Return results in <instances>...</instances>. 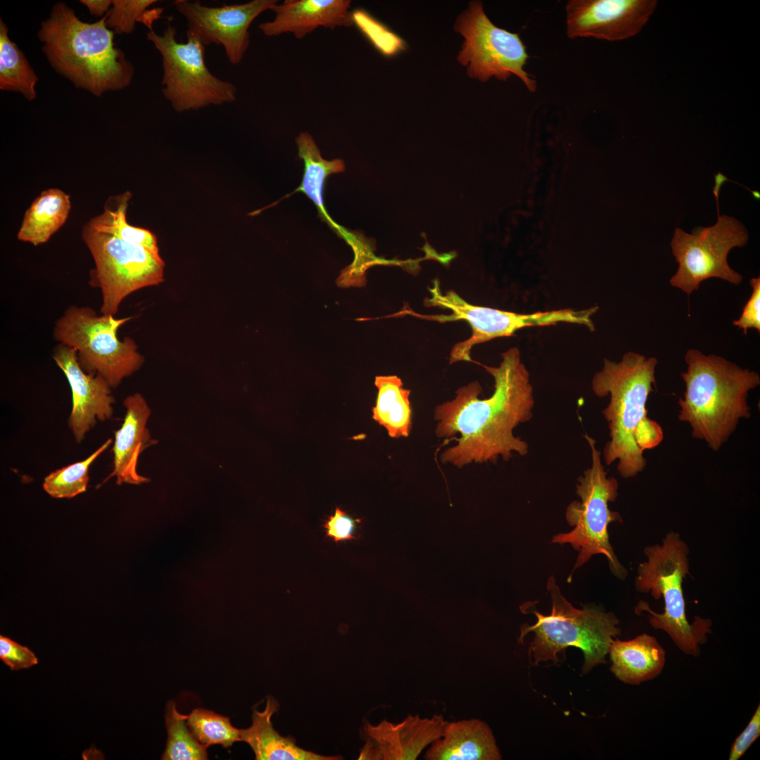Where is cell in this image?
Returning <instances> with one entry per match:
<instances>
[{"instance_id":"cell-1","label":"cell","mask_w":760,"mask_h":760,"mask_svg":"<svg viewBox=\"0 0 760 760\" xmlns=\"http://www.w3.org/2000/svg\"><path fill=\"white\" fill-rule=\"evenodd\" d=\"M498 367L483 365L494 379V392L481 399V385L471 382L456 391V397L434 411L439 438L460 434L457 443L441 455L443 463L462 467L471 462L507 461L513 452L528 453L526 441L514 436V429L533 417L535 400L529 373L520 351L511 348L501 354Z\"/></svg>"},{"instance_id":"cell-2","label":"cell","mask_w":760,"mask_h":760,"mask_svg":"<svg viewBox=\"0 0 760 760\" xmlns=\"http://www.w3.org/2000/svg\"><path fill=\"white\" fill-rule=\"evenodd\" d=\"M657 362L655 357L628 352L619 362L604 359L602 369L593 378L595 394L609 395L602 411L609 431L604 460L607 465L617 461V470L624 479L644 470V451L658 446L664 438L661 426L648 417L646 407L656 386Z\"/></svg>"},{"instance_id":"cell-3","label":"cell","mask_w":760,"mask_h":760,"mask_svg":"<svg viewBox=\"0 0 760 760\" xmlns=\"http://www.w3.org/2000/svg\"><path fill=\"white\" fill-rule=\"evenodd\" d=\"M106 15L84 23L65 3L56 4L37 33L42 51L56 72L77 88L100 96L132 82L134 68L114 42Z\"/></svg>"},{"instance_id":"cell-4","label":"cell","mask_w":760,"mask_h":760,"mask_svg":"<svg viewBox=\"0 0 760 760\" xmlns=\"http://www.w3.org/2000/svg\"><path fill=\"white\" fill-rule=\"evenodd\" d=\"M687 369L681 373L685 391L678 399V419L692 436L718 451L742 419L751 417L749 392L760 384L759 374L715 354L689 349Z\"/></svg>"},{"instance_id":"cell-5","label":"cell","mask_w":760,"mask_h":760,"mask_svg":"<svg viewBox=\"0 0 760 760\" xmlns=\"http://www.w3.org/2000/svg\"><path fill=\"white\" fill-rule=\"evenodd\" d=\"M647 561L640 563L635 581L638 591L650 593L654 600L663 598L664 612H655L645 601H640L635 613L645 612L650 624L669 634L684 653L697 657L699 645L707 640L712 622L698 616L690 623L685 612L683 582L690 573L689 547L680 535L669 532L661 544L644 548Z\"/></svg>"},{"instance_id":"cell-6","label":"cell","mask_w":760,"mask_h":760,"mask_svg":"<svg viewBox=\"0 0 760 760\" xmlns=\"http://www.w3.org/2000/svg\"><path fill=\"white\" fill-rule=\"evenodd\" d=\"M547 589L552 600L550 614H540L532 602L521 607L523 612H532L538 619L535 624L526 623L521 628L519 641L530 632L535 634L528 649L530 662L534 665L547 661L557 664V653L574 646L583 652V673L605 663L612 642L621 633L619 621L614 614L605 612L595 604L584 605L582 609L574 608L562 595L554 576L548 578Z\"/></svg>"},{"instance_id":"cell-7","label":"cell","mask_w":760,"mask_h":760,"mask_svg":"<svg viewBox=\"0 0 760 760\" xmlns=\"http://www.w3.org/2000/svg\"><path fill=\"white\" fill-rule=\"evenodd\" d=\"M584 436L591 450L592 464L578 479L576 493L581 501L572 502L566 509V521L574 528L569 533L555 536L552 542L569 543L579 552L567 579L569 583L577 568L583 566L593 555L599 554L607 559L611 572L623 579L627 576V570L618 560L608 534V526L611 522L623 521L619 513L609 508V503L614 502L618 496L619 483L614 477L607 476L595 441L588 435Z\"/></svg>"},{"instance_id":"cell-8","label":"cell","mask_w":760,"mask_h":760,"mask_svg":"<svg viewBox=\"0 0 760 760\" xmlns=\"http://www.w3.org/2000/svg\"><path fill=\"white\" fill-rule=\"evenodd\" d=\"M131 319L97 315L89 307L70 305L56 322L53 338L77 351L87 373L101 375L115 388L144 362L132 338L120 340L118 336L119 328Z\"/></svg>"},{"instance_id":"cell-9","label":"cell","mask_w":760,"mask_h":760,"mask_svg":"<svg viewBox=\"0 0 760 760\" xmlns=\"http://www.w3.org/2000/svg\"><path fill=\"white\" fill-rule=\"evenodd\" d=\"M177 30L168 23L163 34L147 33L160 53L163 63L162 92L177 113L220 106L236 99L234 84L214 75L205 61V45L186 31V42H178Z\"/></svg>"},{"instance_id":"cell-10","label":"cell","mask_w":760,"mask_h":760,"mask_svg":"<svg viewBox=\"0 0 760 760\" xmlns=\"http://www.w3.org/2000/svg\"><path fill=\"white\" fill-rule=\"evenodd\" d=\"M429 291L430 296L424 300V305L449 310L451 311L450 315H425L407 310H405V313L441 323L463 320L471 328V336L453 346L450 363L471 361V350L474 346L496 338L512 336L522 328L555 325L562 322L590 327L593 323V312L589 308L580 310L566 308L521 314L471 305L454 291L443 292L436 280Z\"/></svg>"},{"instance_id":"cell-11","label":"cell","mask_w":760,"mask_h":760,"mask_svg":"<svg viewBox=\"0 0 760 760\" xmlns=\"http://www.w3.org/2000/svg\"><path fill=\"white\" fill-rule=\"evenodd\" d=\"M81 236L94 261L90 284L101 290V314L114 316L129 294L164 281L162 258L141 245L96 231L87 223Z\"/></svg>"},{"instance_id":"cell-12","label":"cell","mask_w":760,"mask_h":760,"mask_svg":"<svg viewBox=\"0 0 760 760\" xmlns=\"http://www.w3.org/2000/svg\"><path fill=\"white\" fill-rule=\"evenodd\" d=\"M718 215L713 226L694 228L691 234L680 228L674 231L671 247L678 267L670 284L688 295L709 278L736 285L742 281L741 274L729 266L727 258L732 248L747 243V230L735 217Z\"/></svg>"},{"instance_id":"cell-13","label":"cell","mask_w":760,"mask_h":760,"mask_svg":"<svg viewBox=\"0 0 760 760\" xmlns=\"http://www.w3.org/2000/svg\"><path fill=\"white\" fill-rule=\"evenodd\" d=\"M455 28L465 38L457 61L467 65L469 77L481 82L493 77L505 81L514 74L529 91H536V80L524 69L528 56L523 42L518 34L493 25L481 1L469 4V8L458 17Z\"/></svg>"},{"instance_id":"cell-14","label":"cell","mask_w":760,"mask_h":760,"mask_svg":"<svg viewBox=\"0 0 760 760\" xmlns=\"http://www.w3.org/2000/svg\"><path fill=\"white\" fill-rule=\"evenodd\" d=\"M277 4V0H252L213 7L198 1L173 2L176 10L186 20V31L196 35L205 46H222L232 65L240 63L248 50L251 23Z\"/></svg>"},{"instance_id":"cell-15","label":"cell","mask_w":760,"mask_h":760,"mask_svg":"<svg viewBox=\"0 0 760 760\" xmlns=\"http://www.w3.org/2000/svg\"><path fill=\"white\" fill-rule=\"evenodd\" d=\"M657 4L655 0H570L566 5L567 36L627 39L641 30Z\"/></svg>"},{"instance_id":"cell-16","label":"cell","mask_w":760,"mask_h":760,"mask_svg":"<svg viewBox=\"0 0 760 760\" xmlns=\"http://www.w3.org/2000/svg\"><path fill=\"white\" fill-rule=\"evenodd\" d=\"M447 723L439 714L431 718L410 714L399 723L384 720L372 725L367 722L362 728L365 743L358 759L415 760L441 737Z\"/></svg>"},{"instance_id":"cell-17","label":"cell","mask_w":760,"mask_h":760,"mask_svg":"<svg viewBox=\"0 0 760 760\" xmlns=\"http://www.w3.org/2000/svg\"><path fill=\"white\" fill-rule=\"evenodd\" d=\"M53 358L63 371L72 391V407L69 426L77 442H80L96 422L111 417L110 386L101 375L87 373L80 366L77 351L58 343L54 348Z\"/></svg>"},{"instance_id":"cell-18","label":"cell","mask_w":760,"mask_h":760,"mask_svg":"<svg viewBox=\"0 0 760 760\" xmlns=\"http://www.w3.org/2000/svg\"><path fill=\"white\" fill-rule=\"evenodd\" d=\"M350 4L349 0H285L271 9L273 20L258 28L267 37L291 33L301 39L319 27H348L353 25Z\"/></svg>"},{"instance_id":"cell-19","label":"cell","mask_w":760,"mask_h":760,"mask_svg":"<svg viewBox=\"0 0 760 760\" xmlns=\"http://www.w3.org/2000/svg\"><path fill=\"white\" fill-rule=\"evenodd\" d=\"M124 405L126 414L123 424L115 432L113 470L103 483L115 476L118 485L124 483L139 485L150 479L139 474L137 469L139 457L157 441L151 438L146 428L151 410L144 397L140 393L131 395L125 399Z\"/></svg>"},{"instance_id":"cell-20","label":"cell","mask_w":760,"mask_h":760,"mask_svg":"<svg viewBox=\"0 0 760 760\" xmlns=\"http://www.w3.org/2000/svg\"><path fill=\"white\" fill-rule=\"evenodd\" d=\"M426 760H500L490 727L477 718L447 723L441 737L426 749Z\"/></svg>"},{"instance_id":"cell-21","label":"cell","mask_w":760,"mask_h":760,"mask_svg":"<svg viewBox=\"0 0 760 760\" xmlns=\"http://www.w3.org/2000/svg\"><path fill=\"white\" fill-rule=\"evenodd\" d=\"M279 703L267 697L263 711L254 710L252 724L240 730V741L246 742L258 760H338L341 756H325L299 747L291 736L281 735L273 727L272 716Z\"/></svg>"},{"instance_id":"cell-22","label":"cell","mask_w":760,"mask_h":760,"mask_svg":"<svg viewBox=\"0 0 760 760\" xmlns=\"http://www.w3.org/2000/svg\"><path fill=\"white\" fill-rule=\"evenodd\" d=\"M609 653L610 671L625 683L638 685L657 677L665 664V651L657 640L646 633L621 641L615 638Z\"/></svg>"},{"instance_id":"cell-23","label":"cell","mask_w":760,"mask_h":760,"mask_svg":"<svg viewBox=\"0 0 760 760\" xmlns=\"http://www.w3.org/2000/svg\"><path fill=\"white\" fill-rule=\"evenodd\" d=\"M296 144L298 156L304 163V174L300 185L289 196L297 191L304 193L317 207L322 220L348 241L352 235L331 218L324 208L323 199V191L327 177L343 172L346 170L344 161L339 158L331 160L324 159L315 140L307 132L300 133L296 138ZM289 196L283 197L281 200Z\"/></svg>"},{"instance_id":"cell-24","label":"cell","mask_w":760,"mask_h":760,"mask_svg":"<svg viewBox=\"0 0 760 760\" xmlns=\"http://www.w3.org/2000/svg\"><path fill=\"white\" fill-rule=\"evenodd\" d=\"M70 210L69 194L58 188L42 191L26 210L17 239L34 246L46 243L65 223Z\"/></svg>"},{"instance_id":"cell-25","label":"cell","mask_w":760,"mask_h":760,"mask_svg":"<svg viewBox=\"0 0 760 760\" xmlns=\"http://www.w3.org/2000/svg\"><path fill=\"white\" fill-rule=\"evenodd\" d=\"M374 384L378 393L372 418L386 428L391 438L408 436L412 427L410 390L404 388L395 375L377 376Z\"/></svg>"},{"instance_id":"cell-26","label":"cell","mask_w":760,"mask_h":760,"mask_svg":"<svg viewBox=\"0 0 760 760\" xmlns=\"http://www.w3.org/2000/svg\"><path fill=\"white\" fill-rule=\"evenodd\" d=\"M131 197L132 194L128 191L110 196L104 204L103 211L87 223L96 231L141 245L160 255L156 235L148 229L130 225L127 222V210Z\"/></svg>"},{"instance_id":"cell-27","label":"cell","mask_w":760,"mask_h":760,"mask_svg":"<svg viewBox=\"0 0 760 760\" xmlns=\"http://www.w3.org/2000/svg\"><path fill=\"white\" fill-rule=\"evenodd\" d=\"M38 77L23 52L8 37V29L0 20V89L20 93L32 101L37 96Z\"/></svg>"},{"instance_id":"cell-28","label":"cell","mask_w":760,"mask_h":760,"mask_svg":"<svg viewBox=\"0 0 760 760\" xmlns=\"http://www.w3.org/2000/svg\"><path fill=\"white\" fill-rule=\"evenodd\" d=\"M165 726L167 739L162 759H208L207 747L195 738L186 725V716L181 714L177 710L172 701H170L167 705Z\"/></svg>"},{"instance_id":"cell-29","label":"cell","mask_w":760,"mask_h":760,"mask_svg":"<svg viewBox=\"0 0 760 760\" xmlns=\"http://www.w3.org/2000/svg\"><path fill=\"white\" fill-rule=\"evenodd\" d=\"M111 443L112 440L108 439L85 460L51 472L44 479V490L56 498H70L86 491L91 464Z\"/></svg>"},{"instance_id":"cell-30","label":"cell","mask_w":760,"mask_h":760,"mask_svg":"<svg viewBox=\"0 0 760 760\" xmlns=\"http://www.w3.org/2000/svg\"><path fill=\"white\" fill-rule=\"evenodd\" d=\"M186 725L195 738L204 747L221 745L224 747L240 741V730L229 718L204 709H196L186 716Z\"/></svg>"},{"instance_id":"cell-31","label":"cell","mask_w":760,"mask_h":760,"mask_svg":"<svg viewBox=\"0 0 760 760\" xmlns=\"http://www.w3.org/2000/svg\"><path fill=\"white\" fill-rule=\"evenodd\" d=\"M352 13L353 24L383 55L392 56L406 49V43L399 36L366 11L357 10Z\"/></svg>"},{"instance_id":"cell-32","label":"cell","mask_w":760,"mask_h":760,"mask_svg":"<svg viewBox=\"0 0 760 760\" xmlns=\"http://www.w3.org/2000/svg\"><path fill=\"white\" fill-rule=\"evenodd\" d=\"M156 0H113L106 15V24L118 34L134 32L137 22L143 23L147 8Z\"/></svg>"},{"instance_id":"cell-33","label":"cell","mask_w":760,"mask_h":760,"mask_svg":"<svg viewBox=\"0 0 760 760\" xmlns=\"http://www.w3.org/2000/svg\"><path fill=\"white\" fill-rule=\"evenodd\" d=\"M0 659L11 671L29 669L39 662L30 649L2 635H0Z\"/></svg>"},{"instance_id":"cell-34","label":"cell","mask_w":760,"mask_h":760,"mask_svg":"<svg viewBox=\"0 0 760 760\" xmlns=\"http://www.w3.org/2000/svg\"><path fill=\"white\" fill-rule=\"evenodd\" d=\"M360 519H353L339 507L325 521L324 527L327 537L338 543L355 538V531Z\"/></svg>"},{"instance_id":"cell-35","label":"cell","mask_w":760,"mask_h":760,"mask_svg":"<svg viewBox=\"0 0 760 760\" xmlns=\"http://www.w3.org/2000/svg\"><path fill=\"white\" fill-rule=\"evenodd\" d=\"M752 294L742 308L739 319L733 321V324L743 330L747 334L749 329L754 328L760 331V277L751 279Z\"/></svg>"},{"instance_id":"cell-36","label":"cell","mask_w":760,"mask_h":760,"mask_svg":"<svg viewBox=\"0 0 760 760\" xmlns=\"http://www.w3.org/2000/svg\"><path fill=\"white\" fill-rule=\"evenodd\" d=\"M760 735V705H758L752 718L742 733L733 742L729 760H737Z\"/></svg>"},{"instance_id":"cell-37","label":"cell","mask_w":760,"mask_h":760,"mask_svg":"<svg viewBox=\"0 0 760 760\" xmlns=\"http://www.w3.org/2000/svg\"><path fill=\"white\" fill-rule=\"evenodd\" d=\"M80 3L88 8L91 15L96 17L106 14L112 5L110 0H82Z\"/></svg>"}]
</instances>
